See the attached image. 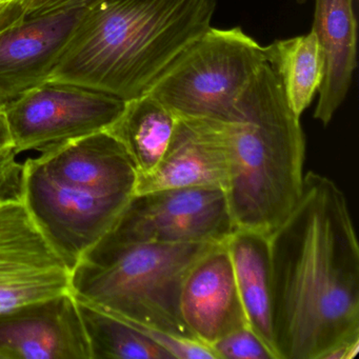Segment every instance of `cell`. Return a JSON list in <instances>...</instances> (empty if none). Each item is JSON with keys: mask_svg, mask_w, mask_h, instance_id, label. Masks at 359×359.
I'll list each match as a JSON object with an SVG mask.
<instances>
[{"mask_svg": "<svg viewBox=\"0 0 359 359\" xmlns=\"http://www.w3.org/2000/svg\"><path fill=\"white\" fill-rule=\"evenodd\" d=\"M180 308L193 337L209 348L228 334L249 327L226 241L214 245L187 273Z\"/></svg>", "mask_w": 359, "mask_h": 359, "instance_id": "4fadbf2b", "label": "cell"}, {"mask_svg": "<svg viewBox=\"0 0 359 359\" xmlns=\"http://www.w3.org/2000/svg\"><path fill=\"white\" fill-rule=\"evenodd\" d=\"M37 0H0V31L22 22Z\"/></svg>", "mask_w": 359, "mask_h": 359, "instance_id": "7402d4cb", "label": "cell"}, {"mask_svg": "<svg viewBox=\"0 0 359 359\" xmlns=\"http://www.w3.org/2000/svg\"><path fill=\"white\" fill-rule=\"evenodd\" d=\"M126 102L83 86L48 81L25 92L0 114L18 153H45L109 129Z\"/></svg>", "mask_w": 359, "mask_h": 359, "instance_id": "52a82bcc", "label": "cell"}, {"mask_svg": "<svg viewBox=\"0 0 359 359\" xmlns=\"http://www.w3.org/2000/svg\"><path fill=\"white\" fill-rule=\"evenodd\" d=\"M0 359H3V357L0 356Z\"/></svg>", "mask_w": 359, "mask_h": 359, "instance_id": "d4e9b609", "label": "cell"}, {"mask_svg": "<svg viewBox=\"0 0 359 359\" xmlns=\"http://www.w3.org/2000/svg\"><path fill=\"white\" fill-rule=\"evenodd\" d=\"M46 171L69 186L102 195L133 196L137 170L123 144L107 130L36 157Z\"/></svg>", "mask_w": 359, "mask_h": 359, "instance_id": "5bb4252c", "label": "cell"}, {"mask_svg": "<svg viewBox=\"0 0 359 359\" xmlns=\"http://www.w3.org/2000/svg\"><path fill=\"white\" fill-rule=\"evenodd\" d=\"M9 146H12L11 137H10L5 119L0 114V150Z\"/></svg>", "mask_w": 359, "mask_h": 359, "instance_id": "603a6c76", "label": "cell"}, {"mask_svg": "<svg viewBox=\"0 0 359 359\" xmlns=\"http://www.w3.org/2000/svg\"><path fill=\"white\" fill-rule=\"evenodd\" d=\"M217 0H102L83 8L49 81L128 102L211 27Z\"/></svg>", "mask_w": 359, "mask_h": 359, "instance_id": "7a4b0ae2", "label": "cell"}, {"mask_svg": "<svg viewBox=\"0 0 359 359\" xmlns=\"http://www.w3.org/2000/svg\"><path fill=\"white\" fill-rule=\"evenodd\" d=\"M100 1L102 0H37L29 10L27 18H36L69 10L83 9Z\"/></svg>", "mask_w": 359, "mask_h": 359, "instance_id": "44dd1931", "label": "cell"}, {"mask_svg": "<svg viewBox=\"0 0 359 359\" xmlns=\"http://www.w3.org/2000/svg\"><path fill=\"white\" fill-rule=\"evenodd\" d=\"M264 48L266 60L276 72L285 97L298 117L311 106L325 77V58L312 30L278 39Z\"/></svg>", "mask_w": 359, "mask_h": 359, "instance_id": "ac0fdd59", "label": "cell"}, {"mask_svg": "<svg viewBox=\"0 0 359 359\" xmlns=\"http://www.w3.org/2000/svg\"><path fill=\"white\" fill-rule=\"evenodd\" d=\"M312 31L325 58V77L313 116L327 127L346 100L356 69L354 0H315Z\"/></svg>", "mask_w": 359, "mask_h": 359, "instance_id": "9a60e30c", "label": "cell"}, {"mask_svg": "<svg viewBox=\"0 0 359 359\" xmlns=\"http://www.w3.org/2000/svg\"><path fill=\"white\" fill-rule=\"evenodd\" d=\"M238 111L241 121L229 123V208L237 229L270 236L302 195L306 137L268 62L241 94Z\"/></svg>", "mask_w": 359, "mask_h": 359, "instance_id": "3957f363", "label": "cell"}, {"mask_svg": "<svg viewBox=\"0 0 359 359\" xmlns=\"http://www.w3.org/2000/svg\"><path fill=\"white\" fill-rule=\"evenodd\" d=\"M269 241L278 359H327L359 344V245L341 189L304 174L297 205Z\"/></svg>", "mask_w": 359, "mask_h": 359, "instance_id": "6da1fadb", "label": "cell"}, {"mask_svg": "<svg viewBox=\"0 0 359 359\" xmlns=\"http://www.w3.org/2000/svg\"><path fill=\"white\" fill-rule=\"evenodd\" d=\"M216 245L97 243L71 271L70 291L113 316L196 340L180 314V290L193 264Z\"/></svg>", "mask_w": 359, "mask_h": 359, "instance_id": "277c9868", "label": "cell"}, {"mask_svg": "<svg viewBox=\"0 0 359 359\" xmlns=\"http://www.w3.org/2000/svg\"><path fill=\"white\" fill-rule=\"evenodd\" d=\"M176 115L149 93L126 102L125 109L107 131L127 151L137 175L152 171L167 150Z\"/></svg>", "mask_w": 359, "mask_h": 359, "instance_id": "e0dca14e", "label": "cell"}, {"mask_svg": "<svg viewBox=\"0 0 359 359\" xmlns=\"http://www.w3.org/2000/svg\"><path fill=\"white\" fill-rule=\"evenodd\" d=\"M236 230L224 189H163L133 195L98 243H220Z\"/></svg>", "mask_w": 359, "mask_h": 359, "instance_id": "8992f818", "label": "cell"}, {"mask_svg": "<svg viewBox=\"0 0 359 359\" xmlns=\"http://www.w3.org/2000/svg\"><path fill=\"white\" fill-rule=\"evenodd\" d=\"M248 325L278 359L273 331L270 241L262 233L237 229L226 241Z\"/></svg>", "mask_w": 359, "mask_h": 359, "instance_id": "2e32d148", "label": "cell"}, {"mask_svg": "<svg viewBox=\"0 0 359 359\" xmlns=\"http://www.w3.org/2000/svg\"><path fill=\"white\" fill-rule=\"evenodd\" d=\"M230 171L229 123L176 116L167 150L152 171L137 175L134 195L187 187L226 190Z\"/></svg>", "mask_w": 359, "mask_h": 359, "instance_id": "8fae6325", "label": "cell"}, {"mask_svg": "<svg viewBox=\"0 0 359 359\" xmlns=\"http://www.w3.org/2000/svg\"><path fill=\"white\" fill-rule=\"evenodd\" d=\"M22 201L52 249L71 271L116 222L132 196L102 195L69 186L37 158L24 163Z\"/></svg>", "mask_w": 359, "mask_h": 359, "instance_id": "ba28073f", "label": "cell"}, {"mask_svg": "<svg viewBox=\"0 0 359 359\" xmlns=\"http://www.w3.org/2000/svg\"><path fill=\"white\" fill-rule=\"evenodd\" d=\"M77 302L92 359H172L135 325L85 302Z\"/></svg>", "mask_w": 359, "mask_h": 359, "instance_id": "d6986e66", "label": "cell"}, {"mask_svg": "<svg viewBox=\"0 0 359 359\" xmlns=\"http://www.w3.org/2000/svg\"><path fill=\"white\" fill-rule=\"evenodd\" d=\"M3 359H92L89 340L70 292L0 314Z\"/></svg>", "mask_w": 359, "mask_h": 359, "instance_id": "30bf717a", "label": "cell"}, {"mask_svg": "<svg viewBox=\"0 0 359 359\" xmlns=\"http://www.w3.org/2000/svg\"><path fill=\"white\" fill-rule=\"evenodd\" d=\"M298 4H304L306 3V0H296Z\"/></svg>", "mask_w": 359, "mask_h": 359, "instance_id": "cb8c5ba5", "label": "cell"}, {"mask_svg": "<svg viewBox=\"0 0 359 359\" xmlns=\"http://www.w3.org/2000/svg\"><path fill=\"white\" fill-rule=\"evenodd\" d=\"M70 275L22 198L0 201V314L70 292Z\"/></svg>", "mask_w": 359, "mask_h": 359, "instance_id": "9c48e42d", "label": "cell"}, {"mask_svg": "<svg viewBox=\"0 0 359 359\" xmlns=\"http://www.w3.org/2000/svg\"><path fill=\"white\" fill-rule=\"evenodd\" d=\"M210 348L216 359H274L266 344L250 327L228 334Z\"/></svg>", "mask_w": 359, "mask_h": 359, "instance_id": "ffe728a7", "label": "cell"}, {"mask_svg": "<svg viewBox=\"0 0 359 359\" xmlns=\"http://www.w3.org/2000/svg\"><path fill=\"white\" fill-rule=\"evenodd\" d=\"M83 9L55 12L0 31V110L49 81Z\"/></svg>", "mask_w": 359, "mask_h": 359, "instance_id": "7c38bea8", "label": "cell"}, {"mask_svg": "<svg viewBox=\"0 0 359 359\" xmlns=\"http://www.w3.org/2000/svg\"><path fill=\"white\" fill-rule=\"evenodd\" d=\"M266 62L264 48L241 27H210L161 72L146 93L176 116L239 123V98Z\"/></svg>", "mask_w": 359, "mask_h": 359, "instance_id": "5b68a950", "label": "cell"}]
</instances>
